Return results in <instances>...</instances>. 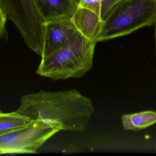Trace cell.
Returning a JSON list of instances; mask_svg holds the SVG:
<instances>
[{
  "label": "cell",
  "mask_w": 156,
  "mask_h": 156,
  "mask_svg": "<svg viewBox=\"0 0 156 156\" xmlns=\"http://www.w3.org/2000/svg\"><path fill=\"white\" fill-rule=\"evenodd\" d=\"M96 44L78 32L66 45L41 59L36 73L55 81L81 78L92 68Z\"/></svg>",
  "instance_id": "7a4b0ae2"
},
{
  "label": "cell",
  "mask_w": 156,
  "mask_h": 156,
  "mask_svg": "<svg viewBox=\"0 0 156 156\" xmlns=\"http://www.w3.org/2000/svg\"><path fill=\"white\" fill-rule=\"evenodd\" d=\"M155 46H156V20L155 23Z\"/></svg>",
  "instance_id": "4fadbf2b"
},
{
  "label": "cell",
  "mask_w": 156,
  "mask_h": 156,
  "mask_svg": "<svg viewBox=\"0 0 156 156\" xmlns=\"http://www.w3.org/2000/svg\"><path fill=\"white\" fill-rule=\"evenodd\" d=\"M78 6L90 9L100 16L102 0H76Z\"/></svg>",
  "instance_id": "8fae6325"
},
{
  "label": "cell",
  "mask_w": 156,
  "mask_h": 156,
  "mask_svg": "<svg viewBox=\"0 0 156 156\" xmlns=\"http://www.w3.org/2000/svg\"><path fill=\"white\" fill-rule=\"evenodd\" d=\"M122 0H102L100 8V16L103 21L107 18L115 6Z\"/></svg>",
  "instance_id": "30bf717a"
},
{
  "label": "cell",
  "mask_w": 156,
  "mask_h": 156,
  "mask_svg": "<svg viewBox=\"0 0 156 156\" xmlns=\"http://www.w3.org/2000/svg\"><path fill=\"white\" fill-rule=\"evenodd\" d=\"M71 19L80 34L89 40L97 43L103 23L98 14L78 6Z\"/></svg>",
  "instance_id": "52a82bcc"
},
{
  "label": "cell",
  "mask_w": 156,
  "mask_h": 156,
  "mask_svg": "<svg viewBox=\"0 0 156 156\" xmlns=\"http://www.w3.org/2000/svg\"><path fill=\"white\" fill-rule=\"evenodd\" d=\"M32 122L28 118L21 116L16 111L3 113L0 111V135L28 125Z\"/></svg>",
  "instance_id": "9c48e42d"
},
{
  "label": "cell",
  "mask_w": 156,
  "mask_h": 156,
  "mask_svg": "<svg viewBox=\"0 0 156 156\" xmlns=\"http://www.w3.org/2000/svg\"><path fill=\"white\" fill-rule=\"evenodd\" d=\"M7 16L0 6V39L3 37L5 32Z\"/></svg>",
  "instance_id": "7c38bea8"
},
{
  "label": "cell",
  "mask_w": 156,
  "mask_h": 156,
  "mask_svg": "<svg viewBox=\"0 0 156 156\" xmlns=\"http://www.w3.org/2000/svg\"><path fill=\"white\" fill-rule=\"evenodd\" d=\"M94 111L92 101L73 89L26 94L21 97L16 112L31 121L51 124L60 131L82 132Z\"/></svg>",
  "instance_id": "6da1fadb"
},
{
  "label": "cell",
  "mask_w": 156,
  "mask_h": 156,
  "mask_svg": "<svg viewBox=\"0 0 156 156\" xmlns=\"http://www.w3.org/2000/svg\"><path fill=\"white\" fill-rule=\"evenodd\" d=\"M122 122L125 130L140 131L156 123V112L145 111L124 114L122 117Z\"/></svg>",
  "instance_id": "ba28073f"
},
{
  "label": "cell",
  "mask_w": 156,
  "mask_h": 156,
  "mask_svg": "<svg viewBox=\"0 0 156 156\" xmlns=\"http://www.w3.org/2000/svg\"><path fill=\"white\" fill-rule=\"evenodd\" d=\"M44 22L70 18L78 7L76 0H33Z\"/></svg>",
  "instance_id": "8992f818"
},
{
  "label": "cell",
  "mask_w": 156,
  "mask_h": 156,
  "mask_svg": "<svg viewBox=\"0 0 156 156\" xmlns=\"http://www.w3.org/2000/svg\"><path fill=\"white\" fill-rule=\"evenodd\" d=\"M60 131L51 124L34 121L28 125L0 135V155L32 154Z\"/></svg>",
  "instance_id": "277c9868"
},
{
  "label": "cell",
  "mask_w": 156,
  "mask_h": 156,
  "mask_svg": "<svg viewBox=\"0 0 156 156\" xmlns=\"http://www.w3.org/2000/svg\"><path fill=\"white\" fill-rule=\"evenodd\" d=\"M156 20V0H122L104 21L97 42L129 34Z\"/></svg>",
  "instance_id": "3957f363"
},
{
  "label": "cell",
  "mask_w": 156,
  "mask_h": 156,
  "mask_svg": "<svg viewBox=\"0 0 156 156\" xmlns=\"http://www.w3.org/2000/svg\"><path fill=\"white\" fill-rule=\"evenodd\" d=\"M78 32L71 18L44 22V43L41 58L47 57L66 45L74 37Z\"/></svg>",
  "instance_id": "5b68a950"
}]
</instances>
